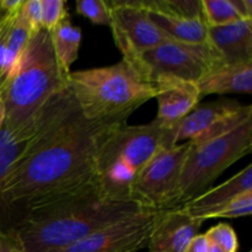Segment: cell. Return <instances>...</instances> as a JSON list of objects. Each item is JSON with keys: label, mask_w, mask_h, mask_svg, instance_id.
Returning a JSON list of instances; mask_svg holds the SVG:
<instances>
[{"label": "cell", "mask_w": 252, "mask_h": 252, "mask_svg": "<svg viewBox=\"0 0 252 252\" xmlns=\"http://www.w3.org/2000/svg\"><path fill=\"white\" fill-rule=\"evenodd\" d=\"M148 15L153 24L169 39L191 44L211 43L208 37V27L203 21V17L186 19V17L167 16L154 11H148Z\"/></svg>", "instance_id": "obj_18"}, {"label": "cell", "mask_w": 252, "mask_h": 252, "mask_svg": "<svg viewBox=\"0 0 252 252\" xmlns=\"http://www.w3.org/2000/svg\"><path fill=\"white\" fill-rule=\"evenodd\" d=\"M66 15L68 10L63 0H41V26L46 31H52Z\"/></svg>", "instance_id": "obj_26"}, {"label": "cell", "mask_w": 252, "mask_h": 252, "mask_svg": "<svg viewBox=\"0 0 252 252\" xmlns=\"http://www.w3.org/2000/svg\"><path fill=\"white\" fill-rule=\"evenodd\" d=\"M68 89L85 118L125 123L143 103L155 98L157 88L126 61L108 66L70 71Z\"/></svg>", "instance_id": "obj_5"}, {"label": "cell", "mask_w": 252, "mask_h": 252, "mask_svg": "<svg viewBox=\"0 0 252 252\" xmlns=\"http://www.w3.org/2000/svg\"><path fill=\"white\" fill-rule=\"evenodd\" d=\"M207 240L220 248L224 252H236L239 249V240L235 230L229 224L221 223L209 229L206 234Z\"/></svg>", "instance_id": "obj_25"}, {"label": "cell", "mask_w": 252, "mask_h": 252, "mask_svg": "<svg viewBox=\"0 0 252 252\" xmlns=\"http://www.w3.org/2000/svg\"><path fill=\"white\" fill-rule=\"evenodd\" d=\"M189 142L162 148L140 171L130 189V201L149 211L176 208L180 176Z\"/></svg>", "instance_id": "obj_8"}, {"label": "cell", "mask_w": 252, "mask_h": 252, "mask_svg": "<svg viewBox=\"0 0 252 252\" xmlns=\"http://www.w3.org/2000/svg\"><path fill=\"white\" fill-rule=\"evenodd\" d=\"M154 85L158 100V115L154 121L167 129L181 122L202 98L197 84L191 81L161 79Z\"/></svg>", "instance_id": "obj_12"}, {"label": "cell", "mask_w": 252, "mask_h": 252, "mask_svg": "<svg viewBox=\"0 0 252 252\" xmlns=\"http://www.w3.org/2000/svg\"><path fill=\"white\" fill-rule=\"evenodd\" d=\"M143 211L149 209L132 201H115L96 184L29 212L10 234L25 252H54Z\"/></svg>", "instance_id": "obj_2"}, {"label": "cell", "mask_w": 252, "mask_h": 252, "mask_svg": "<svg viewBox=\"0 0 252 252\" xmlns=\"http://www.w3.org/2000/svg\"><path fill=\"white\" fill-rule=\"evenodd\" d=\"M68 75L57 61L49 32L41 29L32 34L15 71L0 88L4 127L17 137H30L39 111L65 88Z\"/></svg>", "instance_id": "obj_3"}, {"label": "cell", "mask_w": 252, "mask_h": 252, "mask_svg": "<svg viewBox=\"0 0 252 252\" xmlns=\"http://www.w3.org/2000/svg\"><path fill=\"white\" fill-rule=\"evenodd\" d=\"M0 252H25L11 234L0 235Z\"/></svg>", "instance_id": "obj_30"}, {"label": "cell", "mask_w": 252, "mask_h": 252, "mask_svg": "<svg viewBox=\"0 0 252 252\" xmlns=\"http://www.w3.org/2000/svg\"><path fill=\"white\" fill-rule=\"evenodd\" d=\"M107 4L113 39L125 61H132L169 39L153 24L139 0H112Z\"/></svg>", "instance_id": "obj_11"}, {"label": "cell", "mask_w": 252, "mask_h": 252, "mask_svg": "<svg viewBox=\"0 0 252 252\" xmlns=\"http://www.w3.org/2000/svg\"><path fill=\"white\" fill-rule=\"evenodd\" d=\"M251 150L252 118L228 134L189 145L180 176L176 208L207 191L209 185Z\"/></svg>", "instance_id": "obj_6"}, {"label": "cell", "mask_w": 252, "mask_h": 252, "mask_svg": "<svg viewBox=\"0 0 252 252\" xmlns=\"http://www.w3.org/2000/svg\"><path fill=\"white\" fill-rule=\"evenodd\" d=\"M197 86L202 98L212 94H251L252 62L217 64L197 83Z\"/></svg>", "instance_id": "obj_15"}, {"label": "cell", "mask_w": 252, "mask_h": 252, "mask_svg": "<svg viewBox=\"0 0 252 252\" xmlns=\"http://www.w3.org/2000/svg\"><path fill=\"white\" fill-rule=\"evenodd\" d=\"M4 121H5V110H4V103H2L1 97H0V130L4 127Z\"/></svg>", "instance_id": "obj_33"}, {"label": "cell", "mask_w": 252, "mask_h": 252, "mask_svg": "<svg viewBox=\"0 0 252 252\" xmlns=\"http://www.w3.org/2000/svg\"><path fill=\"white\" fill-rule=\"evenodd\" d=\"M19 12V11H17ZM16 12V14H17ZM16 14L6 15L4 19L0 21V80L2 75V68H4V58H5V46H6L7 36H9L10 29L14 22Z\"/></svg>", "instance_id": "obj_28"}, {"label": "cell", "mask_w": 252, "mask_h": 252, "mask_svg": "<svg viewBox=\"0 0 252 252\" xmlns=\"http://www.w3.org/2000/svg\"><path fill=\"white\" fill-rule=\"evenodd\" d=\"M209 249V241L207 240L204 234H197L189 246L186 248L185 252H208Z\"/></svg>", "instance_id": "obj_29"}, {"label": "cell", "mask_w": 252, "mask_h": 252, "mask_svg": "<svg viewBox=\"0 0 252 252\" xmlns=\"http://www.w3.org/2000/svg\"><path fill=\"white\" fill-rule=\"evenodd\" d=\"M174 128L167 129L155 121L142 126L125 122L111 128L95 157L101 191L115 201H130L132 185L145 165L162 148L177 145Z\"/></svg>", "instance_id": "obj_4"}, {"label": "cell", "mask_w": 252, "mask_h": 252, "mask_svg": "<svg viewBox=\"0 0 252 252\" xmlns=\"http://www.w3.org/2000/svg\"><path fill=\"white\" fill-rule=\"evenodd\" d=\"M252 213V192L240 194L228 203L199 214L197 219L206 221L208 219L218 218H241L249 217Z\"/></svg>", "instance_id": "obj_23"}, {"label": "cell", "mask_w": 252, "mask_h": 252, "mask_svg": "<svg viewBox=\"0 0 252 252\" xmlns=\"http://www.w3.org/2000/svg\"><path fill=\"white\" fill-rule=\"evenodd\" d=\"M117 125L85 118L68 85L52 96L5 180L4 199L16 225L29 212L97 184L96 152L103 135Z\"/></svg>", "instance_id": "obj_1"}, {"label": "cell", "mask_w": 252, "mask_h": 252, "mask_svg": "<svg viewBox=\"0 0 252 252\" xmlns=\"http://www.w3.org/2000/svg\"><path fill=\"white\" fill-rule=\"evenodd\" d=\"M165 211H143L54 252H138L148 246Z\"/></svg>", "instance_id": "obj_10"}, {"label": "cell", "mask_w": 252, "mask_h": 252, "mask_svg": "<svg viewBox=\"0 0 252 252\" xmlns=\"http://www.w3.org/2000/svg\"><path fill=\"white\" fill-rule=\"evenodd\" d=\"M202 17L207 27H219L244 20L231 0H201Z\"/></svg>", "instance_id": "obj_22"}, {"label": "cell", "mask_w": 252, "mask_h": 252, "mask_svg": "<svg viewBox=\"0 0 252 252\" xmlns=\"http://www.w3.org/2000/svg\"><path fill=\"white\" fill-rule=\"evenodd\" d=\"M236 10L243 19L252 20V1L251 0H231Z\"/></svg>", "instance_id": "obj_31"}, {"label": "cell", "mask_w": 252, "mask_h": 252, "mask_svg": "<svg viewBox=\"0 0 252 252\" xmlns=\"http://www.w3.org/2000/svg\"><path fill=\"white\" fill-rule=\"evenodd\" d=\"M147 11L159 12L167 16L199 19L202 17L201 0H139Z\"/></svg>", "instance_id": "obj_21"}, {"label": "cell", "mask_w": 252, "mask_h": 252, "mask_svg": "<svg viewBox=\"0 0 252 252\" xmlns=\"http://www.w3.org/2000/svg\"><path fill=\"white\" fill-rule=\"evenodd\" d=\"M30 137H17L2 127L0 130V235L10 234L16 226V219L4 199V185L10 169L25 152Z\"/></svg>", "instance_id": "obj_17"}, {"label": "cell", "mask_w": 252, "mask_h": 252, "mask_svg": "<svg viewBox=\"0 0 252 252\" xmlns=\"http://www.w3.org/2000/svg\"><path fill=\"white\" fill-rule=\"evenodd\" d=\"M208 37L223 63L252 62V20L244 19L225 26L208 27Z\"/></svg>", "instance_id": "obj_14"}, {"label": "cell", "mask_w": 252, "mask_h": 252, "mask_svg": "<svg viewBox=\"0 0 252 252\" xmlns=\"http://www.w3.org/2000/svg\"><path fill=\"white\" fill-rule=\"evenodd\" d=\"M6 15H10V14H6V12H5L4 10H2V7H1V0H0V21H1V20L4 19V17L6 16Z\"/></svg>", "instance_id": "obj_35"}, {"label": "cell", "mask_w": 252, "mask_h": 252, "mask_svg": "<svg viewBox=\"0 0 252 252\" xmlns=\"http://www.w3.org/2000/svg\"><path fill=\"white\" fill-rule=\"evenodd\" d=\"M127 63L150 84L161 79L197 84L214 65L223 62L211 43L191 44L167 39Z\"/></svg>", "instance_id": "obj_7"}, {"label": "cell", "mask_w": 252, "mask_h": 252, "mask_svg": "<svg viewBox=\"0 0 252 252\" xmlns=\"http://www.w3.org/2000/svg\"><path fill=\"white\" fill-rule=\"evenodd\" d=\"M252 118V106L236 100L219 98L197 105L175 126V143L199 145L225 135Z\"/></svg>", "instance_id": "obj_9"}, {"label": "cell", "mask_w": 252, "mask_h": 252, "mask_svg": "<svg viewBox=\"0 0 252 252\" xmlns=\"http://www.w3.org/2000/svg\"><path fill=\"white\" fill-rule=\"evenodd\" d=\"M203 223L180 208L166 209L153 229L147 248L149 252H185Z\"/></svg>", "instance_id": "obj_13"}, {"label": "cell", "mask_w": 252, "mask_h": 252, "mask_svg": "<svg viewBox=\"0 0 252 252\" xmlns=\"http://www.w3.org/2000/svg\"><path fill=\"white\" fill-rule=\"evenodd\" d=\"M20 14L29 25L32 34L38 32L41 26V0H24Z\"/></svg>", "instance_id": "obj_27"}, {"label": "cell", "mask_w": 252, "mask_h": 252, "mask_svg": "<svg viewBox=\"0 0 252 252\" xmlns=\"http://www.w3.org/2000/svg\"><path fill=\"white\" fill-rule=\"evenodd\" d=\"M76 11L95 25L111 26V9L103 0H78Z\"/></svg>", "instance_id": "obj_24"}, {"label": "cell", "mask_w": 252, "mask_h": 252, "mask_svg": "<svg viewBox=\"0 0 252 252\" xmlns=\"http://www.w3.org/2000/svg\"><path fill=\"white\" fill-rule=\"evenodd\" d=\"M51 34L52 46L61 68L66 74L70 73V66L78 59L81 42V29L74 26L69 14L54 27Z\"/></svg>", "instance_id": "obj_19"}, {"label": "cell", "mask_w": 252, "mask_h": 252, "mask_svg": "<svg viewBox=\"0 0 252 252\" xmlns=\"http://www.w3.org/2000/svg\"><path fill=\"white\" fill-rule=\"evenodd\" d=\"M24 0H1V7L6 14H16Z\"/></svg>", "instance_id": "obj_32"}, {"label": "cell", "mask_w": 252, "mask_h": 252, "mask_svg": "<svg viewBox=\"0 0 252 252\" xmlns=\"http://www.w3.org/2000/svg\"><path fill=\"white\" fill-rule=\"evenodd\" d=\"M32 36V32L30 30L29 25L25 21L24 17L19 12L15 16L14 22L10 29L9 36H7L6 46H5V58H4V68H2L1 80H0V88L6 83L12 75V73L16 69L30 38Z\"/></svg>", "instance_id": "obj_20"}, {"label": "cell", "mask_w": 252, "mask_h": 252, "mask_svg": "<svg viewBox=\"0 0 252 252\" xmlns=\"http://www.w3.org/2000/svg\"><path fill=\"white\" fill-rule=\"evenodd\" d=\"M208 252H224L221 250L220 248H218L217 245H214V244H211L209 243V249H208Z\"/></svg>", "instance_id": "obj_34"}, {"label": "cell", "mask_w": 252, "mask_h": 252, "mask_svg": "<svg viewBox=\"0 0 252 252\" xmlns=\"http://www.w3.org/2000/svg\"><path fill=\"white\" fill-rule=\"evenodd\" d=\"M252 192V165L234 175L231 179L219 186L207 189L191 201L177 207L189 217L197 218L199 214L228 203L240 194Z\"/></svg>", "instance_id": "obj_16"}]
</instances>
